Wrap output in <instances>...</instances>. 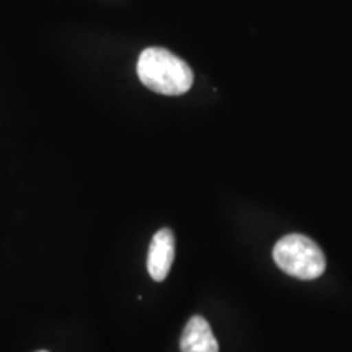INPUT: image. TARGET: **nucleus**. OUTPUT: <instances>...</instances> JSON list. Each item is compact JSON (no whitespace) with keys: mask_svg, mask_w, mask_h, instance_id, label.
Wrapping results in <instances>:
<instances>
[{"mask_svg":"<svg viewBox=\"0 0 352 352\" xmlns=\"http://www.w3.org/2000/svg\"><path fill=\"white\" fill-rule=\"evenodd\" d=\"M138 76L148 90L166 96L186 94L195 76L189 65L164 47H147L138 60Z\"/></svg>","mask_w":352,"mask_h":352,"instance_id":"1","label":"nucleus"},{"mask_svg":"<svg viewBox=\"0 0 352 352\" xmlns=\"http://www.w3.org/2000/svg\"><path fill=\"white\" fill-rule=\"evenodd\" d=\"M272 258L285 274L302 280L320 277L327 267V259L321 248L305 235H285L272 250Z\"/></svg>","mask_w":352,"mask_h":352,"instance_id":"2","label":"nucleus"},{"mask_svg":"<svg viewBox=\"0 0 352 352\" xmlns=\"http://www.w3.org/2000/svg\"><path fill=\"white\" fill-rule=\"evenodd\" d=\"M175 259V233L170 228L158 230L148 246L147 271L153 280L162 283L166 279Z\"/></svg>","mask_w":352,"mask_h":352,"instance_id":"3","label":"nucleus"},{"mask_svg":"<svg viewBox=\"0 0 352 352\" xmlns=\"http://www.w3.org/2000/svg\"><path fill=\"white\" fill-rule=\"evenodd\" d=\"M179 347L182 352H219V342L212 334L210 324L199 315L189 318L182 334Z\"/></svg>","mask_w":352,"mask_h":352,"instance_id":"4","label":"nucleus"},{"mask_svg":"<svg viewBox=\"0 0 352 352\" xmlns=\"http://www.w3.org/2000/svg\"><path fill=\"white\" fill-rule=\"evenodd\" d=\"M38 352H47V351H38Z\"/></svg>","mask_w":352,"mask_h":352,"instance_id":"5","label":"nucleus"}]
</instances>
